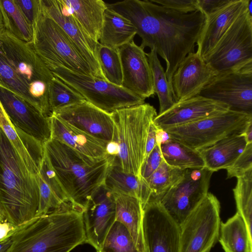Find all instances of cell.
<instances>
[{
  "label": "cell",
  "instance_id": "52",
  "mask_svg": "<svg viewBox=\"0 0 252 252\" xmlns=\"http://www.w3.org/2000/svg\"><path fill=\"white\" fill-rule=\"evenodd\" d=\"M245 137L247 144L252 143V123L247 126L243 133Z\"/></svg>",
  "mask_w": 252,
  "mask_h": 252
},
{
  "label": "cell",
  "instance_id": "3",
  "mask_svg": "<svg viewBox=\"0 0 252 252\" xmlns=\"http://www.w3.org/2000/svg\"><path fill=\"white\" fill-rule=\"evenodd\" d=\"M44 148L72 207L83 212L93 195L104 184L109 167L116 157L92 159L51 139Z\"/></svg>",
  "mask_w": 252,
  "mask_h": 252
},
{
  "label": "cell",
  "instance_id": "48",
  "mask_svg": "<svg viewBox=\"0 0 252 252\" xmlns=\"http://www.w3.org/2000/svg\"><path fill=\"white\" fill-rule=\"evenodd\" d=\"M157 145L160 147L161 144L168 142L171 138L169 134L164 130L157 127L156 132Z\"/></svg>",
  "mask_w": 252,
  "mask_h": 252
},
{
  "label": "cell",
  "instance_id": "37",
  "mask_svg": "<svg viewBox=\"0 0 252 252\" xmlns=\"http://www.w3.org/2000/svg\"><path fill=\"white\" fill-rule=\"evenodd\" d=\"M96 55L101 72L106 81L122 86L123 73L118 49L97 45Z\"/></svg>",
  "mask_w": 252,
  "mask_h": 252
},
{
  "label": "cell",
  "instance_id": "5",
  "mask_svg": "<svg viewBox=\"0 0 252 252\" xmlns=\"http://www.w3.org/2000/svg\"><path fill=\"white\" fill-rule=\"evenodd\" d=\"M119 145L117 157L122 170L140 178L151 123L157 116L149 103L124 108L111 113Z\"/></svg>",
  "mask_w": 252,
  "mask_h": 252
},
{
  "label": "cell",
  "instance_id": "42",
  "mask_svg": "<svg viewBox=\"0 0 252 252\" xmlns=\"http://www.w3.org/2000/svg\"><path fill=\"white\" fill-rule=\"evenodd\" d=\"M252 169V143L247 144L244 150L227 170V178H239Z\"/></svg>",
  "mask_w": 252,
  "mask_h": 252
},
{
  "label": "cell",
  "instance_id": "19",
  "mask_svg": "<svg viewBox=\"0 0 252 252\" xmlns=\"http://www.w3.org/2000/svg\"><path fill=\"white\" fill-rule=\"evenodd\" d=\"M217 74L196 52L189 53L172 78L171 92L175 102L199 95Z\"/></svg>",
  "mask_w": 252,
  "mask_h": 252
},
{
  "label": "cell",
  "instance_id": "32",
  "mask_svg": "<svg viewBox=\"0 0 252 252\" xmlns=\"http://www.w3.org/2000/svg\"><path fill=\"white\" fill-rule=\"evenodd\" d=\"M5 29L19 39L32 44V27L27 22L14 0H0Z\"/></svg>",
  "mask_w": 252,
  "mask_h": 252
},
{
  "label": "cell",
  "instance_id": "47",
  "mask_svg": "<svg viewBox=\"0 0 252 252\" xmlns=\"http://www.w3.org/2000/svg\"><path fill=\"white\" fill-rule=\"evenodd\" d=\"M157 127L153 123H151L146 144L145 154L144 161L148 158L152 150L157 145L156 132ZM143 161V162H144Z\"/></svg>",
  "mask_w": 252,
  "mask_h": 252
},
{
  "label": "cell",
  "instance_id": "6",
  "mask_svg": "<svg viewBox=\"0 0 252 252\" xmlns=\"http://www.w3.org/2000/svg\"><path fill=\"white\" fill-rule=\"evenodd\" d=\"M33 32L32 46L50 70L63 67L78 74L98 78L71 38L47 14L42 4Z\"/></svg>",
  "mask_w": 252,
  "mask_h": 252
},
{
  "label": "cell",
  "instance_id": "46",
  "mask_svg": "<svg viewBox=\"0 0 252 252\" xmlns=\"http://www.w3.org/2000/svg\"><path fill=\"white\" fill-rule=\"evenodd\" d=\"M231 0H197L198 10L207 18L219 10Z\"/></svg>",
  "mask_w": 252,
  "mask_h": 252
},
{
  "label": "cell",
  "instance_id": "41",
  "mask_svg": "<svg viewBox=\"0 0 252 252\" xmlns=\"http://www.w3.org/2000/svg\"><path fill=\"white\" fill-rule=\"evenodd\" d=\"M38 173L42 179L49 186L61 202L64 205H71L58 179L44 148L43 157L41 163L38 167Z\"/></svg>",
  "mask_w": 252,
  "mask_h": 252
},
{
  "label": "cell",
  "instance_id": "14",
  "mask_svg": "<svg viewBox=\"0 0 252 252\" xmlns=\"http://www.w3.org/2000/svg\"><path fill=\"white\" fill-rule=\"evenodd\" d=\"M0 53L29 84L37 81L50 83L54 76L32 44L19 39L4 27L0 29Z\"/></svg>",
  "mask_w": 252,
  "mask_h": 252
},
{
  "label": "cell",
  "instance_id": "1",
  "mask_svg": "<svg viewBox=\"0 0 252 252\" xmlns=\"http://www.w3.org/2000/svg\"><path fill=\"white\" fill-rule=\"evenodd\" d=\"M107 6L132 23L141 38V47L155 49L165 61L171 90L173 74L194 51L206 23L205 15L199 10L182 13L148 0H125Z\"/></svg>",
  "mask_w": 252,
  "mask_h": 252
},
{
  "label": "cell",
  "instance_id": "31",
  "mask_svg": "<svg viewBox=\"0 0 252 252\" xmlns=\"http://www.w3.org/2000/svg\"><path fill=\"white\" fill-rule=\"evenodd\" d=\"M160 149L163 160L169 165L182 170L199 169L205 167L199 151L171 139L161 144Z\"/></svg>",
  "mask_w": 252,
  "mask_h": 252
},
{
  "label": "cell",
  "instance_id": "18",
  "mask_svg": "<svg viewBox=\"0 0 252 252\" xmlns=\"http://www.w3.org/2000/svg\"><path fill=\"white\" fill-rule=\"evenodd\" d=\"M118 50L123 73L122 86L145 99L154 96L152 71L144 49L133 40Z\"/></svg>",
  "mask_w": 252,
  "mask_h": 252
},
{
  "label": "cell",
  "instance_id": "29",
  "mask_svg": "<svg viewBox=\"0 0 252 252\" xmlns=\"http://www.w3.org/2000/svg\"><path fill=\"white\" fill-rule=\"evenodd\" d=\"M136 34V29L128 19L107 6L98 41L100 45L118 49L133 40Z\"/></svg>",
  "mask_w": 252,
  "mask_h": 252
},
{
  "label": "cell",
  "instance_id": "7",
  "mask_svg": "<svg viewBox=\"0 0 252 252\" xmlns=\"http://www.w3.org/2000/svg\"><path fill=\"white\" fill-rule=\"evenodd\" d=\"M252 123V114L229 110L165 130L171 139L199 151L228 136L243 134Z\"/></svg>",
  "mask_w": 252,
  "mask_h": 252
},
{
  "label": "cell",
  "instance_id": "4",
  "mask_svg": "<svg viewBox=\"0 0 252 252\" xmlns=\"http://www.w3.org/2000/svg\"><path fill=\"white\" fill-rule=\"evenodd\" d=\"M0 202L5 221L14 227L34 218L39 202L36 177L24 167L0 127Z\"/></svg>",
  "mask_w": 252,
  "mask_h": 252
},
{
  "label": "cell",
  "instance_id": "39",
  "mask_svg": "<svg viewBox=\"0 0 252 252\" xmlns=\"http://www.w3.org/2000/svg\"><path fill=\"white\" fill-rule=\"evenodd\" d=\"M85 101L75 90L54 76L49 86V102L51 114L63 108Z\"/></svg>",
  "mask_w": 252,
  "mask_h": 252
},
{
  "label": "cell",
  "instance_id": "49",
  "mask_svg": "<svg viewBox=\"0 0 252 252\" xmlns=\"http://www.w3.org/2000/svg\"><path fill=\"white\" fill-rule=\"evenodd\" d=\"M119 145L116 141L108 142L106 147V152L108 156L117 157L119 155Z\"/></svg>",
  "mask_w": 252,
  "mask_h": 252
},
{
  "label": "cell",
  "instance_id": "40",
  "mask_svg": "<svg viewBox=\"0 0 252 252\" xmlns=\"http://www.w3.org/2000/svg\"><path fill=\"white\" fill-rule=\"evenodd\" d=\"M36 180L39 189V202L35 217L45 215L63 208L72 207L61 202L39 173Z\"/></svg>",
  "mask_w": 252,
  "mask_h": 252
},
{
  "label": "cell",
  "instance_id": "56",
  "mask_svg": "<svg viewBox=\"0 0 252 252\" xmlns=\"http://www.w3.org/2000/svg\"></svg>",
  "mask_w": 252,
  "mask_h": 252
},
{
  "label": "cell",
  "instance_id": "20",
  "mask_svg": "<svg viewBox=\"0 0 252 252\" xmlns=\"http://www.w3.org/2000/svg\"><path fill=\"white\" fill-rule=\"evenodd\" d=\"M230 110L222 102L200 95L175 102L164 112L158 114L153 123L157 127L165 130L221 114Z\"/></svg>",
  "mask_w": 252,
  "mask_h": 252
},
{
  "label": "cell",
  "instance_id": "24",
  "mask_svg": "<svg viewBox=\"0 0 252 252\" xmlns=\"http://www.w3.org/2000/svg\"><path fill=\"white\" fill-rule=\"evenodd\" d=\"M0 127L12 145L24 167L33 176L38 174L44 145L34 138L17 128L0 103Z\"/></svg>",
  "mask_w": 252,
  "mask_h": 252
},
{
  "label": "cell",
  "instance_id": "27",
  "mask_svg": "<svg viewBox=\"0 0 252 252\" xmlns=\"http://www.w3.org/2000/svg\"><path fill=\"white\" fill-rule=\"evenodd\" d=\"M104 185L112 192L137 198L143 208L152 195L151 190L146 180L123 171L117 157L109 167Z\"/></svg>",
  "mask_w": 252,
  "mask_h": 252
},
{
  "label": "cell",
  "instance_id": "55",
  "mask_svg": "<svg viewBox=\"0 0 252 252\" xmlns=\"http://www.w3.org/2000/svg\"><path fill=\"white\" fill-rule=\"evenodd\" d=\"M0 210L4 214L3 208H2V206H1V204L0 203ZM4 215H5V214H4Z\"/></svg>",
  "mask_w": 252,
  "mask_h": 252
},
{
  "label": "cell",
  "instance_id": "22",
  "mask_svg": "<svg viewBox=\"0 0 252 252\" xmlns=\"http://www.w3.org/2000/svg\"><path fill=\"white\" fill-rule=\"evenodd\" d=\"M250 0H231L218 11L206 18L203 31L196 43V53L204 61L234 21L248 8Z\"/></svg>",
  "mask_w": 252,
  "mask_h": 252
},
{
  "label": "cell",
  "instance_id": "44",
  "mask_svg": "<svg viewBox=\"0 0 252 252\" xmlns=\"http://www.w3.org/2000/svg\"><path fill=\"white\" fill-rule=\"evenodd\" d=\"M162 160L160 147L157 145L143 163L140 170L141 178L145 180L148 178L158 168Z\"/></svg>",
  "mask_w": 252,
  "mask_h": 252
},
{
  "label": "cell",
  "instance_id": "36",
  "mask_svg": "<svg viewBox=\"0 0 252 252\" xmlns=\"http://www.w3.org/2000/svg\"><path fill=\"white\" fill-rule=\"evenodd\" d=\"M233 191L237 212L243 219L250 234L252 236V169L237 178V184Z\"/></svg>",
  "mask_w": 252,
  "mask_h": 252
},
{
  "label": "cell",
  "instance_id": "8",
  "mask_svg": "<svg viewBox=\"0 0 252 252\" xmlns=\"http://www.w3.org/2000/svg\"><path fill=\"white\" fill-rule=\"evenodd\" d=\"M51 71L85 100L106 112L145 103V99L105 80L78 74L63 67H55Z\"/></svg>",
  "mask_w": 252,
  "mask_h": 252
},
{
  "label": "cell",
  "instance_id": "13",
  "mask_svg": "<svg viewBox=\"0 0 252 252\" xmlns=\"http://www.w3.org/2000/svg\"><path fill=\"white\" fill-rule=\"evenodd\" d=\"M144 252H179V225L159 201L150 199L143 208Z\"/></svg>",
  "mask_w": 252,
  "mask_h": 252
},
{
  "label": "cell",
  "instance_id": "43",
  "mask_svg": "<svg viewBox=\"0 0 252 252\" xmlns=\"http://www.w3.org/2000/svg\"><path fill=\"white\" fill-rule=\"evenodd\" d=\"M19 10L33 28L41 9V0H14Z\"/></svg>",
  "mask_w": 252,
  "mask_h": 252
},
{
  "label": "cell",
  "instance_id": "53",
  "mask_svg": "<svg viewBox=\"0 0 252 252\" xmlns=\"http://www.w3.org/2000/svg\"><path fill=\"white\" fill-rule=\"evenodd\" d=\"M3 15L1 8L0 5V29L3 27Z\"/></svg>",
  "mask_w": 252,
  "mask_h": 252
},
{
  "label": "cell",
  "instance_id": "12",
  "mask_svg": "<svg viewBox=\"0 0 252 252\" xmlns=\"http://www.w3.org/2000/svg\"><path fill=\"white\" fill-rule=\"evenodd\" d=\"M199 95L223 103L230 110L252 114V64L217 74Z\"/></svg>",
  "mask_w": 252,
  "mask_h": 252
},
{
  "label": "cell",
  "instance_id": "51",
  "mask_svg": "<svg viewBox=\"0 0 252 252\" xmlns=\"http://www.w3.org/2000/svg\"><path fill=\"white\" fill-rule=\"evenodd\" d=\"M14 227L7 222H0V240L6 237Z\"/></svg>",
  "mask_w": 252,
  "mask_h": 252
},
{
  "label": "cell",
  "instance_id": "38",
  "mask_svg": "<svg viewBox=\"0 0 252 252\" xmlns=\"http://www.w3.org/2000/svg\"><path fill=\"white\" fill-rule=\"evenodd\" d=\"M98 252H140L126 227L115 221Z\"/></svg>",
  "mask_w": 252,
  "mask_h": 252
},
{
  "label": "cell",
  "instance_id": "50",
  "mask_svg": "<svg viewBox=\"0 0 252 252\" xmlns=\"http://www.w3.org/2000/svg\"><path fill=\"white\" fill-rule=\"evenodd\" d=\"M11 231L6 237L0 240V252H6L10 247L12 242Z\"/></svg>",
  "mask_w": 252,
  "mask_h": 252
},
{
  "label": "cell",
  "instance_id": "15",
  "mask_svg": "<svg viewBox=\"0 0 252 252\" xmlns=\"http://www.w3.org/2000/svg\"><path fill=\"white\" fill-rule=\"evenodd\" d=\"M0 103L14 126L43 145L51 139L49 117L13 92L0 86Z\"/></svg>",
  "mask_w": 252,
  "mask_h": 252
},
{
  "label": "cell",
  "instance_id": "34",
  "mask_svg": "<svg viewBox=\"0 0 252 252\" xmlns=\"http://www.w3.org/2000/svg\"><path fill=\"white\" fill-rule=\"evenodd\" d=\"M185 170L168 165L163 159L158 168L146 180L152 191L150 199L159 201L184 175Z\"/></svg>",
  "mask_w": 252,
  "mask_h": 252
},
{
  "label": "cell",
  "instance_id": "30",
  "mask_svg": "<svg viewBox=\"0 0 252 252\" xmlns=\"http://www.w3.org/2000/svg\"><path fill=\"white\" fill-rule=\"evenodd\" d=\"M218 241L225 252H252V236L238 212L221 222Z\"/></svg>",
  "mask_w": 252,
  "mask_h": 252
},
{
  "label": "cell",
  "instance_id": "11",
  "mask_svg": "<svg viewBox=\"0 0 252 252\" xmlns=\"http://www.w3.org/2000/svg\"><path fill=\"white\" fill-rule=\"evenodd\" d=\"M213 172L203 167L185 170L182 178L159 202L172 219L181 225L209 192Z\"/></svg>",
  "mask_w": 252,
  "mask_h": 252
},
{
  "label": "cell",
  "instance_id": "26",
  "mask_svg": "<svg viewBox=\"0 0 252 252\" xmlns=\"http://www.w3.org/2000/svg\"><path fill=\"white\" fill-rule=\"evenodd\" d=\"M247 144L243 134H234L199 151L204 160L205 167L214 172L230 167Z\"/></svg>",
  "mask_w": 252,
  "mask_h": 252
},
{
  "label": "cell",
  "instance_id": "45",
  "mask_svg": "<svg viewBox=\"0 0 252 252\" xmlns=\"http://www.w3.org/2000/svg\"><path fill=\"white\" fill-rule=\"evenodd\" d=\"M168 8L187 14L198 10L197 0H150Z\"/></svg>",
  "mask_w": 252,
  "mask_h": 252
},
{
  "label": "cell",
  "instance_id": "35",
  "mask_svg": "<svg viewBox=\"0 0 252 252\" xmlns=\"http://www.w3.org/2000/svg\"><path fill=\"white\" fill-rule=\"evenodd\" d=\"M0 86L5 88L19 95L43 114L40 103L30 93V84L16 72L0 53Z\"/></svg>",
  "mask_w": 252,
  "mask_h": 252
},
{
  "label": "cell",
  "instance_id": "9",
  "mask_svg": "<svg viewBox=\"0 0 252 252\" xmlns=\"http://www.w3.org/2000/svg\"><path fill=\"white\" fill-rule=\"evenodd\" d=\"M205 61L217 74L237 70L252 64L251 8L234 21Z\"/></svg>",
  "mask_w": 252,
  "mask_h": 252
},
{
  "label": "cell",
  "instance_id": "16",
  "mask_svg": "<svg viewBox=\"0 0 252 252\" xmlns=\"http://www.w3.org/2000/svg\"><path fill=\"white\" fill-rule=\"evenodd\" d=\"M77 129L99 140L116 141L111 113L104 111L86 100L52 113Z\"/></svg>",
  "mask_w": 252,
  "mask_h": 252
},
{
  "label": "cell",
  "instance_id": "2",
  "mask_svg": "<svg viewBox=\"0 0 252 252\" xmlns=\"http://www.w3.org/2000/svg\"><path fill=\"white\" fill-rule=\"evenodd\" d=\"M6 252H70L86 243L83 212L71 207L35 217L15 227Z\"/></svg>",
  "mask_w": 252,
  "mask_h": 252
},
{
  "label": "cell",
  "instance_id": "33",
  "mask_svg": "<svg viewBox=\"0 0 252 252\" xmlns=\"http://www.w3.org/2000/svg\"><path fill=\"white\" fill-rule=\"evenodd\" d=\"M151 69L154 91L158 96L159 112L161 114L170 108L175 103L165 72L158 58L155 49L146 53Z\"/></svg>",
  "mask_w": 252,
  "mask_h": 252
},
{
  "label": "cell",
  "instance_id": "25",
  "mask_svg": "<svg viewBox=\"0 0 252 252\" xmlns=\"http://www.w3.org/2000/svg\"><path fill=\"white\" fill-rule=\"evenodd\" d=\"M86 33L98 42L107 3L102 0H59Z\"/></svg>",
  "mask_w": 252,
  "mask_h": 252
},
{
  "label": "cell",
  "instance_id": "54",
  "mask_svg": "<svg viewBox=\"0 0 252 252\" xmlns=\"http://www.w3.org/2000/svg\"><path fill=\"white\" fill-rule=\"evenodd\" d=\"M6 218L4 214L0 210V222L5 221Z\"/></svg>",
  "mask_w": 252,
  "mask_h": 252
},
{
  "label": "cell",
  "instance_id": "23",
  "mask_svg": "<svg viewBox=\"0 0 252 252\" xmlns=\"http://www.w3.org/2000/svg\"><path fill=\"white\" fill-rule=\"evenodd\" d=\"M51 139L58 141L80 154L95 160L108 155V142L94 138L51 114L49 116Z\"/></svg>",
  "mask_w": 252,
  "mask_h": 252
},
{
  "label": "cell",
  "instance_id": "17",
  "mask_svg": "<svg viewBox=\"0 0 252 252\" xmlns=\"http://www.w3.org/2000/svg\"><path fill=\"white\" fill-rule=\"evenodd\" d=\"M86 243L97 251L116 221L113 193L104 185L93 195L83 212Z\"/></svg>",
  "mask_w": 252,
  "mask_h": 252
},
{
  "label": "cell",
  "instance_id": "28",
  "mask_svg": "<svg viewBox=\"0 0 252 252\" xmlns=\"http://www.w3.org/2000/svg\"><path fill=\"white\" fill-rule=\"evenodd\" d=\"M116 205V220L129 231L137 249L144 252L143 239V207L137 198L113 192Z\"/></svg>",
  "mask_w": 252,
  "mask_h": 252
},
{
  "label": "cell",
  "instance_id": "10",
  "mask_svg": "<svg viewBox=\"0 0 252 252\" xmlns=\"http://www.w3.org/2000/svg\"><path fill=\"white\" fill-rule=\"evenodd\" d=\"M220 209L218 198L208 192L179 225V252H210L219 240Z\"/></svg>",
  "mask_w": 252,
  "mask_h": 252
},
{
  "label": "cell",
  "instance_id": "21",
  "mask_svg": "<svg viewBox=\"0 0 252 252\" xmlns=\"http://www.w3.org/2000/svg\"><path fill=\"white\" fill-rule=\"evenodd\" d=\"M42 8L74 42L79 52L97 74L105 80L97 60L96 52L98 42L94 41L74 17L63 8L59 0H41Z\"/></svg>",
  "mask_w": 252,
  "mask_h": 252
}]
</instances>
